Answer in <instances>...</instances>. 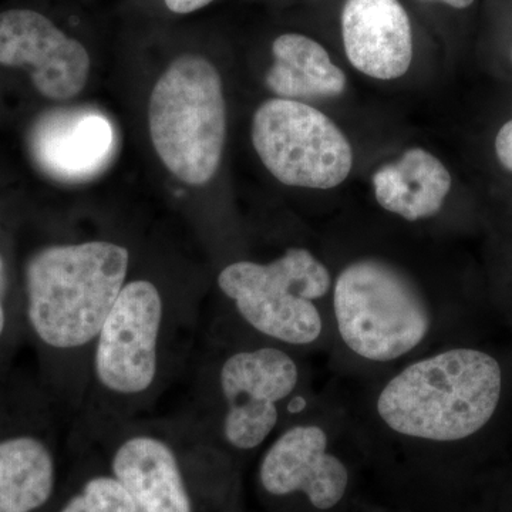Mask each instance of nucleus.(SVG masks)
I'll return each instance as SVG.
<instances>
[{"mask_svg":"<svg viewBox=\"0 0 512 512\" xmlns=\"http://www.w3.org/2000/svg\"><path fill=\"white\" fill-rule=\"evenodd\" d=\"M272 55L274 64L265 83L279 99H332L345 92L346 74L311 37L299 33L276 37Z\"/></svg>","mask_w":512,"mask_h":512,"instance_id":"15","label":"nucleus"},{"mask_svg":"<svg viewBox=\"0 0 512 512\" xmlns=\"http://www.w3.org/2000/svg\"><path fill=\"white\" fill-rule=\"evenodd\" d=\"M256 481L274 501H302L311 512H335L348 500L352 470L316 420L296 419L262 448Z\"/></svg>","mask_w":512,"mask_h":512,"instance_id":"10","label":"nucleus"},{"mask_svg":"<svg viewBox=\"0 0 512 512\" xmlns=\"http://www.w3.org/2000/svg\"><path fill=\"white\" fill-rule=\"evenodd\" d=\"M30 147L45 173L67 183H79L101 173L110 163L116 134L100 111L57 109L37 120Z\"/></svg>","mask_w":512,"mask_h":512,"instance_id":"12","label":"nucleus"},{"mask_svg":"<svg viewBox=\"0 0 512 512\" xmlns=\"http://www.w3.org/2000/svg\"><path fill=\"white\" fill-rule=\"evenodd\" d=\"M296 352L204 322L181 410L225 456L262 450L301 406Z\"/></svg>","mask_w":512,"mask_h":512,"instance_id":"2","label":"nucleus"},{"mask_svg":"<svg viewBox=\"0 0 512 512\" xmlns=\"http://www.w3.org/2000/svg\"><path fill=\"white\" fill-rule=\"evenodd\" d=\"M377 204L409 222L439 214L451 190L446 165L423 148L404 151L399 160L373 174Z\"/></svg>","mask_w":512,"mask_h":512,"instance_id":"14","label":"nucleus"},{"mask_svg":"<svg viewBox=\"0 0 512 512\" xmlns=\"http://www.w3.org/2000/svg\"><path fill=\"white\" fill-rule=\"evenodd\" d=\"M23 338H26L25 320L13 315L10 308L8 272L5 259L0 255V372L3 362Z\"/></svg>","mask_w":512,"mask_h":512,"instance_id":"17","label":"nucleus"},{"mask_svg":"<svg viewBox=\"0 0 512 512\" xmlns=\"http://www.w3.org/2000/svg\"><path fill=\"white\" fill-rule=\"evenodd\" d=\"M332 329L350 355L386 366L433 342L436 309L412 275L382 258L350 262L332 286Z\"/></svg>","mask_w":512,"mask_h":512,"instance_id":"4","label":"nucleus"},{"mask_svg":"<svg viewBox=\"0 0 512 512\" xmlns=\"http://www.w3.org/2000/svg\"><path fill=\"white\" fill-rule=\"evenodd\" d=\"M214 0H164L165 6L177 15H188V13L197 12L205 6L210 5Z\"/></svg>","mask_w":512,"mask_h":512,"instance_id":"19","label":"nucleus"},{"mask_svg":"<svg viewBox=\"0 0 512 512\" xmlns=\"http://www.w3.org/2000/svg\"><path fill=\"white\" fill-rule=\"evenodd\" d=\"M503 363L488 350L453 345L424 353L387 377L373 399L377 423L414 447H454L481 436L500 413Z\"/></svg>","mask_w":512,"mask_h":512,"instance_id":"3","label":"nucleus"},{"mask_svg":"<svg viewBox=\"0 0 512 512\" xmlns=\"http://www.w3.org/2000/svg\"><path fill=\"white\" fill-rule=\"evenodd\" d=\"M0 64L29 67L36 89L52 100L73 99L90 73L86 47L29 9L0 13Z\"/></svg>","mask_w":512,"mask_h":512,"instance_id":"11","label":"nucleus"},{"mask_svg":"<svg viewBox=\"0 0 512 512\" xmlns=\"http://www.w3.org/2000/svg\"><path fill=\"white\" fill-rule=\"evenodd\" d=\"M342 37L350 64L373 79H399L412 64V23L399 0H346Z\"/></svg>","mask_w":512,"mask_h":512,"instance_id":"13","label":"nucleus"},{"mask_svg":"<svg viewBox=\"0 0 512 512\" xmlns=\"http://www.w3.org/2000/svg\"><path fill=\"white\" fill-rule=\"evenodd\" d=\"M70 434L37 379L10 384L0 372V512H39L57 487V436Z\"/></svg>","mask_w":512,"mask_h":512,"instance_id":"8","label":"nucleus"},{"mask_svg":"<svg viewBox=\"0 0 512 512\" xmlns=\"http://www.w3.org/2000/svg\"><path fill=\"white\" fill-rule=\"evenodd\" d=\"M197 436L184 413L150 414L121 424L93 447L103 450L138 512H197L187 473Z\"/></svg>","mask_w":512,"mask_h":512,"instance_id":"7","label":"nucleus"},{"mask_svg":"<svg viewBox=\"0 0 512 512\" xmlns=\"http://www.w3.org/2000/svg\"><path fill=\"white\" fill-rule=\"evenodd\" d=\"M106 461V460H104ZM57 512H138L126 488L111 474L109 467L84 477L79 487L60 505Z\"/></svg>","mask_w":512,"mask_h":512,"instance_id":"16","label":"nucleus"},{"mask_svg":"<svg viewBox=\"0 0 512 512\" xmlns=\"http://www.w3.org/2000/svg\"><path fill=\"white\" fill-rule=\"evenodd\" d=\"M436 2L446 3L454 9H466L473 5L474 0H436Z\"/></svg>","mask_w":512,"mask_h":512,"instance_id":"20","label":"nucleus"},{"mask_svg":"<svg viewBox=\"0 0 512 512\" xmlns=\"http://www.w3.org/2000/svg\"><path fill=\"white\" fill-rule=\"evenodd\" d=\"M217 286L235 318L205 320L252 338L296 352L315 346L332 326L319 306L332 293V275L309 249L288 248L269 262H231Z\"/></svg>","mask_w":512,"mask_h":512,"instance_id":"5","label":"nucleus"},{"mask_svg":"<svg viewBox=\"0 0 512 512\" xmlns=\"http://www.w3.org/2000/svg\"><path fill=\"white\" fill-rule=\"evenodd\" d=\"M130 272V249L111 239L46 245L26 262V339L43 389L70 426L82 407L94 343Z\"/></svg>","mask_w":512,"mask_h":512,"instance_id":"1","label":"nucleus"},{"mask_svg":"<svg viewBox=\"0 0 512 512\" xmlns=\"http://www.w3.org/2000/svg\"><path fill=\"white\" fill-rule=\"evenodd\" d=\"M154 150L188 185L210 183L227 137V106L217 67L198 55L177 57L161 74L148 104Z\"/></svg>","mask_w":512,"mask_h":512,"instance_id":"6","label":"nucleus"},{"mask_svg":"<svg viewBox=\"0 0 512 512\" xmlns=\"http://www.w3.org/2000/svg\"><path fill=\"white\" fill-rule=\"evenodd\" d=\"M252 143L266 170L289 187L330 190L349 177L353 151L322 111L298 100H266L252 120Z\"/></svg>","mask_w":512,"mask_h":512,"instance_id":"9","label":"nucleus"},{"mask_svg":"<svg viewBox=\"0 0 512 512\" xmlns=\"http://www.w3.org/2000/svg\"><path fill=\"white\" fill-rule=\"evenodd\" d=\"M495 154L505 170L512 173V120L507 121L495 137Z\"/></svg>","mask_w":512,"mask_h":512,"instance_id":"18","label":"nucleus"}]
</instances>
